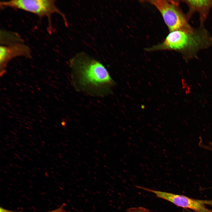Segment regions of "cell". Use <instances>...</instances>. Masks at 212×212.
<instances>
[{
	"instance_id": "obj_1",
	"label": "cell",
	"mask_w": 212,
	"mask_h": 212,
	"mask_svg": "<svg viewBox=\"0 0 212 212\" xmlns=\"http://www.w3.org/2000/svg\"><path fill=\"white\" fill-rule=\"evenodd\" d=\"M69 64L72 85L76 91L97 97L112 93L116 83L100 62L81 52L70 59Z\"/></svg>"
},
{
	"instance_id": "obj_2",
	"label": "cell",
	"mask_w": 212,
	"mask_h": 212,
	"mask_svg": "<svg viewBox=\"0 0 212 212\" xmlns=\"http://www.w3.org/2000/svg\"><path fill=\"white\" fill-rule=\"evenodd\" d=\"M165 44L168 50L182 52L187 60L195 57L200 49L212 45V38L204 29L194 30L192 33L176 31L168 35Z\"/></svg>"
},
{
	"instance_id": "obj_3",
	"label": "cell",
	"mask_w": 212,
	"mask_h": 212,
	"mask_svg": "<svg viewBox=\"0 0 212 212\" xmlns=\"http://www.w3.org/2000/svg\"><path fill=\"white\" fill-rule=\"evenodd\" d=\"M148 2L160 11L170 32L181 31L192 33L194 29L189 24L188 20L179 7L177 1L150 0Z\"/></svg>"
},
{
	"instance_id": "obj_4",
	"label": "cell",
	"mask_w": 212,
	"mask_h": 212,
	"mask_svg": "<svg viewBox=\"0 0 212 212\" xmlns=\"http://www.w3.org/2000/svg\"><path fill=\"white\" fill-rule=\"evenodd\" d=\"M1 7H9L30 12L40 17H46L50 20L52 15L57 13L61 15L67 24L64 15L57 6L52 0H11L0 2Z\"/></svg>"
},
{
	"instance_id": "obj_5",
	"label": "cell",
	"mask_w": 212,
	"mask_h": 212,
	"mask_svg": "<svg viewBox=\"0 0 212 212\" xmlns=\"http://www.w3.org/2000/svg\"><path fill=\"white\" fill-rule=\"evenodd\" d=\"M137 187L153 193L157 197L168 201L177 206L196 212H208L210 210L208 206H212V200L195 199L184 195L150 189L140 186H137Z\"/></svg>"
},
{
	"instance_id": "obj_6",
	"label": "cell",
	"mask_w": 212,
	"mask_h": 212,
	"mask_svg": "<svg viewBox=\"0 0 212 212\" xmlns=\"http://www.w3.org/2000/svg\"><path fill=\"white\" fill-rule=\"evenodd\" d=\"M31 50L27 46L17 43L9 46L0 47V75L2 76L6 73L9 62L17 57L31 56Z\"/></svg>"
},
{
	"instance_id": "obj_7",
	"label": "cell",
	"mask_w": 212,
	"mask_h": 212,
	"mask_svg": "<svg viewBox=\"0 0 212 212\" xmlns=\"http://www.w3.org/2000/svg\"><path fill=\"white\" fill-rule=\"evenodd\" d=\"M183 1L188 7V15L190 16L193 13L197 12L200 14L201 23L205 21L210 10L212 8V0H188Z\"/></svg>"
},
{
	"instance_id": "obj_8",
	"label": "cell",
	"mask_w": 212,
	"mask_h": 212,
	"mask_svg": "<svg viewBox=\"0 0 212 212\" xmlns=\"http://www.w3.org/2000/svg\"><path fill=\"white\" fill-rule=\"evenodd\" d=\"M126 212H150V211L145 208L138 207L129 208L127 209Z\"/></svg>"
},
{
	"instance_id": "obj_9",
	"label": "cell",
	"mask_w": 212,
	"mask_h": 212,
	"mask_svg": "<svg viewBox=\"0 0 212 212\" xmlns=\"http://www.w3.org/2000/svg\"><path fill=\"white\" fill-rule=\"evenodd\" d=\"M47 212H64L63 208L60 207L56 209Z\"/></svg>"
},
{
	"instance_id": "obj_10",
	"label": "cell",
	"mask_w": 212,
	"mask_h": 212,
	"mask_svg": "<svg viewBox=\"0 0 212 212\" xmlns=\"http://www.w3.org/2000/svg\"><path fill=\"white\" fill-rule=\"evenodd\" d=\"M0 212H22L20 211H16L7 210L1 207L0 208Z\"/></svg>"
},
{
	"instance_id": "obj_11",
	"label": "cell",
	"mask_w": 212,
	"mask_h": 212,
	"mask_svg": "<svg viewBox=\"0 0 212 212\" xmlns=\"http://www.w3.org/2000/svg\"><path fill=\"white\" fill-rule=\"evenodd\" d=\"M181 212H196L195 211H193L187 209H185L183 211ZM207 212H212V210H210L209 211Z\"/></svg>"
},
{
	"instance_id": "obj_12",
	"label": "cell",
	"mask_w": 212,
	"mask_h": 212,
	"mask_svg": "<svg viewBox=\"0 0 212 212\" xmlns=\"http://www.w3.org/2000/svg\"><path fill=\"white\" fill-rule=\"evenodd\" d=\"M209 150L212 152V146L210 147L209 149Z\"/></svg>"
}]
</instances>
